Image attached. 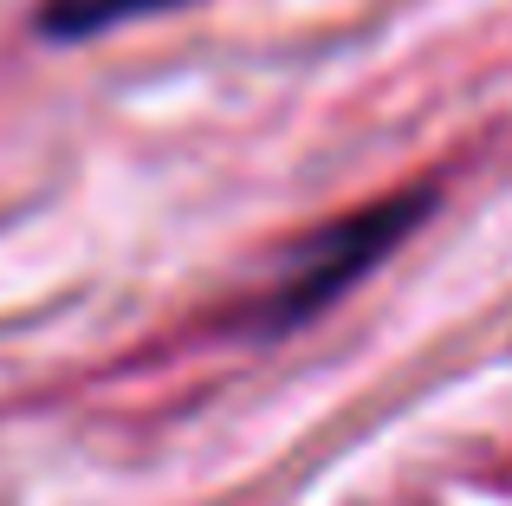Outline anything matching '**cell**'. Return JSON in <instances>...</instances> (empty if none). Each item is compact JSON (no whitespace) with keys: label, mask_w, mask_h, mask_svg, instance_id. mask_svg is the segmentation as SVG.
Segmentation results:
<instances>
[{"label":"cell","mask_w":512,"mask_h":506,"mask_svg":"<svg viewBox=\"0 0 512 506\" xmlns=\"http://www.w3.org/2000/svg\"><path fill=\"white\" fill-rule=\"evenodd\" d=\"M428 215V195H396V202H370L357 215L331 221L325 234H312L286 266H279V286L260 299V325L266 331H286L299 318L325 312L338 292H350L370 266L389 260V247Z\"/></svg>","instance_id":"obj_1"},{"label":"cell","mask_w":512,"mask_h":506,"mask_svg":"<svg viewBox=\"0 0 512 506\" xmlns=\"http://www.w3.org/2000/svg\"><path fill=\"white\" fill-rule=\"evenodd\" d=\"M175 7H188V0H46V7H39V33L78 46V39H98V33H111V26L150 20V13H175Z\"/></svg>","instance_id":"obj_2"}]
</instances>
